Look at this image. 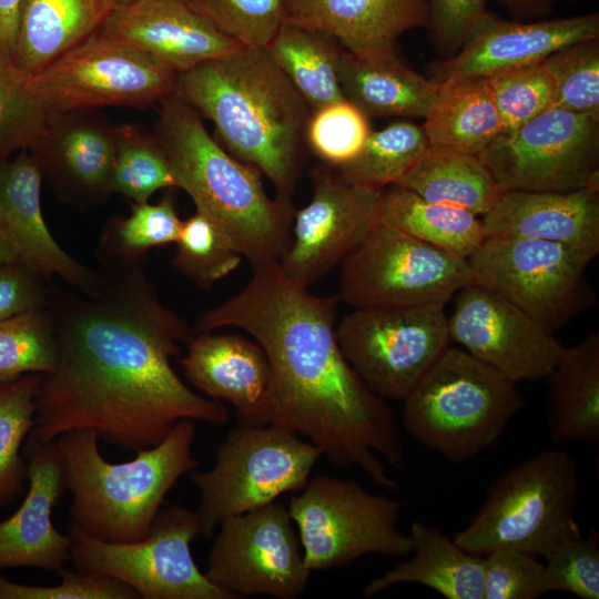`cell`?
<instances>
[{"instance_id":"cell-20","label":"cell","mask_w":599,"mask_h":599,"mask_svg":"<svg viewBox=\"0 0 599 599\" xmlns=\"http://www.w3.org/2000/svg\"><path fill=\"white\" fill-rule=\"evenodd\" d=\"M88 110L52 112L29 150L42 177L64 200L92 206L112 193L115 125Z\"/></svg>"},{"instance_id":"cell-50","label":"cell","mask_w":599,"mask_h":599,"mask_svg":"<svg viewBox=\"0 0 599 599\" xmlns=\"http://www.w3.org/2000/svg\"><path fill=\"white\" fill-rule=\"evenodd\" d=\"M45 281L19 261L0 263V321L43 306Z\"/></svg>"},{"instance_id":"cell-37","label":"cell","mask_w":599,"mask_h":599,"mask_svg":"<svg viewBox=\"0 0 599 599\" xmlns=\"http://www.w3.org/2000/svg\"><path fill=\"white\" fill-rule=\"evenodd\" d=\"M163 189L177 186L170 162L154 132L139 124L115 125L112 193H120L134 203H142Z\"/></svg>"},{"instance_id":"cell-13","label":"cell","mask_w":599,"mask_h":599,"mask_svg":"<svg viewBox=\"0 0 599 599\" xmlns=\"http://www.w3.org/2000/svg\"><path fill=\"white\" fill-rule=\"evenodd\" d=\"M176 74L99 30L41 70L29 89L50 112L123 105L145 108L173 93Z\"/></svg>"},{"instance_id":"cell-9","label":"cell","mask_w":599,"mask_h":599,"mask_svg":"<svg viewBox=\"0 0 599 599\" xmlns=\"http://www.w3.org/2000/svg\"><path fill=\"white\" fill-rule=\"evenodd\" d=\"M298 493L291 497L287 509L298 528L309 570L348 566L370 554L410 555V537L397 527L403 508L399 500L329 475L308 479Z\"/></svg>"},{"instance_id":"cell-1","label":"cell","mask_w":599,"mask_h":599,"mask_svg":"<svg viewBox=\"0 0 599 599\" xmlns=\"http://www.w3.org/2000/svg\"><path fill=\"white\" fill-rule=\"evenodd\" d=\"M99 261L91 290L47 287L58 357L40 374L29 436L51 443L89 429L138 451L183 419L226 424V406L192 390L171 365L195 329L162 304L141 264Z\"/></svg>"},{"instance_id":"cell-43","label":"cell","mask_w":599,"mask_h":599,"mask_svg":"<svg viewBox=\"0 0 599 599\" xmlns=\"http://www.w3.org/2000/svg\"><path fill=\"white\" fill-rule=\"evenodd\" d=\"M486 78L505 133L555 106L554 80L541 61L505 69Z\"/></svg>"},{"instance_id":"cell-33","label":"cell","mask_w":599,"mask_h":599,"mask_svg":"<svg viewBox=\"0 0 599 599\" xmlns=\"http://www.w3.org/2000/svg\"><path fill=\"white\" fill-rule=\"evenodd\" d=\"M395 185L478 216L486 214L505 191L478 155L432 145Z\"/></svg>"},{"instance_id":"cell-26","label":"cell","mask_w":599,"mask_h":599,"mask_svg":"<svg viewBox=\"0 0 599 599\" xmlns=\"http://www.w3.org/2000/svg\"><path fill=\"white\" fill-rule=\"evenodd\" d=\"M181 364L190 384L212 399L229 402L236 415L260 402L270 377L261 346L237 334L196 333Z\"/></svg>"},{"instance_id":"cell-42","label":"cell","mask_w":599,"mask_h":599,"mask_svg":"<svg viewBox=\"0 0 599 599\" xmlns=\"http://www.w3.org/2000/svg\"><path fill=\"white\" fill-rule=\"evenodd\" d=\"M246 48L265 49L286 22L290 0H182Z\"/></svg>"},{"instance_id":"cell-44","label":"cell","mask_w":599,"mask_h":599,"mask_svg":"<svg viewBox=\"0 0 599 599\" xmlns=\"http://www.w3.org/2000/svg\"><path fill=\"white\" fill-rule=\"evenodd\" d=\"M541 62L554 80L555 106L599 113V38L565 45Z\"/></svg>"},{"instance_id":"cell-11","label":"cell","mask_w":599,"mask_h":599,"mask_svg":"<svg viewBox=\"0 0 599 599\" xmlns=\"http://www.w3.org/2000/svg\"><path fill=\"white\" fill-rule=\"evenodd\" d=\"M469 283L466 258L378 222L341 262L338 295L355 308L446 304Z\"/></svg>"},{"instance_id":"cell-3","label":"cell","mask_w":599,"mask_h":599,"mask_svg":"<svg viewBox=\"0 0 599 599\" xmlns=\"http://www.w3.org/2000/svg\"><path fill=\"white\" fill-rule=\"evenodd\" d=\"M173 93L211 120L217 141L292 200L312 110L265 49L241 47L175 78Z\"/></svg>"},{"instance_id":"cell-16","label":"cell","mask_w":599,"mask_h":599,"mask_svg":"<svg viewBox=\"0 0 599 599\" xmlns=\"http://www.w3.org/2000/svg\"><path fill=\"white\" fill-rule=\"evenodd\" d=\"M292 524L288 509L275 501L224 519L211 546L205 576L236 599L300 597L312 570Z\"/></svg>"},{"instance_id":"cell-49","label":"cell","mask_w":599,"mask_h":599,"mask_svg":"<svg viewBox=\"0 0 599 599\" xmlns=\"http://www.w3.org/2000/svg\"><path fill=\"white\" fill-rule=\"evenodd\" d=\"M488 0H429V30L436 48L448 57L463 45Z\"/></svg>"},{"instance_id":"cell-22","label":"cell","mask_w":599,"mask_h":599,"mask_svg":"<svg viewBox=\"0 0 599 599\" xmlns=\"http://www.w3.org/2000/svg\"><path fill=\"white\" fill-rule=\"evenodd\" d=\"M23 455L29 487L23 502L0 522V570L18 567L59 571L71 560V538L53 526V507L65 489L63 468L53 441L30 436Z\"/></svg>"},{"instance_id":"cell-21","label":"cell","mask_w":599,"mask_h":599,"mask_svg":"<svg viewBox=\"0 0 599 599\" xmlns=\"http://www.w3.org/2000/svg\"><path fill=\"white\" fill-rule=\"evenodd\" d=\"M101 30L176 75L243 47L182 0H134L116 7Z\"/></svg>"},{"instance_id":"cell-48","label":"cell","mask_w":599,"mask_h":599,"mask_svg":"<svg viewBox=\"0 0 599 599\" xmlns=\"http://www.w3.org/2000/svg\"><path fill=\"white\" fill-rule=\"evenodd\" d=\"M61 582L54 586L17 583L0 575V599H135L133 589L123 582L94 572L58 571Z\"/></svg>"},{"instance_id":"cell-38","label":"cell","mask_w":599,"mask_h":599,"mask_svg":"<svg viewBox=\"0 0 599 599\" xmlns=\"http://www.w3.org/2000/svg\"><path fill=\"white\" fill-rule=\"evenodd\" d=\"M40 374H24L0 382V507L21 494L27 461L20 455L35 415Z\"/></svg>"},{"instance_id":"cell-35","label":"cell","mask_w":599,"mask_h":599,"mask_svg":"<svg viewBox=\"0 0 599 599\" xmlns=\"http://www.w3.org/2000/svg\"><path fill=\"white\" fill-rule=\"evenodd\" d=\"M429 146L423 125L394 121L372 130L358 155L334 169L344 181L385 189L397 184Z\"/></svg>"},{"instance_id":"cell-4","label":"cell","mask_w":599,"mask_h":599,"mask_svg":"<svg viewBox=\"0 0 599 599\" xmlns=\"http://www.w3.org/2000/svg\"><path fill=\"white\" fill-rule=\"evenodd\" d=\"M154 134L177 189L225 230L252 268L278 262L291 241L292 200L271 199L262 173L212 138L201 115L174 93L160 101Z\"/></svg>"},{"instance_id":"cell-39","label":"cell","mask_w":599,"mask_h":599,"mask_svg":"<svg viewBox=\"0 0 599 599\" xmlns=\"http://www.w3.org/2000/svg\"><path fill=\"white\" fill-rule=\"evenodd\" d=\"M175 244L172 265L201 288L231 274L242 260L225 230L200 210L182 221Z\"/></svg>"},{"instance_id":"cell-32","label":"cell","mask_w":599,"mask_h":599,"mask_svg":"<svg viewBox=\"0 0 599 599\" xmlns=\"http://www.w3.org/2000/svg\"><path fill=\"white\" fill-rule=\"evenodd\" d=\"M378 222L466 260L486 238L478 215L459 206L427 201L395 184L382 191Z\"/></svg>"},{"instance_id":"cell-27","label":"cell","mask_w":599,"mask_h":599,"mask_svg":"<svg viewBox=\"0 0 599 599\" xmlns=\"http://www.w3.org/2000/svg\"><path fill=\"white\" fill-rule=\"evenodd\" d=\"M412 557L372 579L363 589L372 598L399 583L428 587L448 599H484V557L457 545L438 528L412 522Z\"/></svg>"},{"instance_id":"cell-23","label":"cell","mask_w":599,"mask_h":599,"mask_svg":"<svg viewBox=\"0 0 599 599\" xmlns=\"http://www.w3.org/2000/svg\"><path fill=\"white\" fill-rule=\"evenodd\" d=\"M41 171L29 151L0 159V233L19 262L44 278L59 276L87 292L98 282L91 270L67 253L50 233L41 209Z\"/></svg>"},{"instance_id":"cell-14","label":"cell","mask_w":599,"mask_h":599,"mask_svg":"<svg viewBox=\"0 0 599 599\" xmlns=\"http://www.w3.org/2000/svg\"><path fill=\"white\" fill-rule=\"evenodd\" d=\"M467 262L473 283L499 294L551 333L587 306L585 271L591 260L562 244L486 237Z\"/></svg>"},{"instance_id":"cell-8","label":"cell","mask_w":599,"mask_h":599,"mask_svg":"<svg viewBox=\"0 0 599 599\" xmlns=\"http://www.w3.org/2000/svg\"><path fill=\"white\" fill-rule=\"evenodd\" d=\"M322 450L278 425L237 424L216 450L214 466L191 473L200 491L195 510L201 535L209 537L226 518L301 491Z\"/></svg>"},{"instance_id":"cell-41","label":"cell","mask_w":599,"mask_h":599,"mask_svg":"<svg viewBox=\"0 0 599 599\" xmlns=\"http://www.w3.org/2000/svg\"><path fill=\"white\" fill-rule=\"evenodd\" d=\"M51 113L29 89L27 75L0 53V159L29 151L43 134Z\"/></svg>"},{"instance_id":"cell-29","label":"cell","mask_w":599,"mask_h":599,"mask_svg":"<svg viewBox=\"0 0 599 599\" xmlns=\"http://www.w3.org/2000/svg\"><path fill=\"white\" fill-rule=\"evenodd\" d=\"M113 0H22L12 54L27 77L101 30Z\"/></svg>"},{"instance_id":"cell-18","label":"cell","mask_w":599,"mask_h":599,"mask_svg":"<svg viewBox=\"0 0 599 599\" xmlns=\"http://www.w3.org/2000/svg\"><path fill=\"white\" fill-rule=\"evenodd\" d=\"M450 341L516 384L545 379L564 347L554 333L499 294L469 283L455 293Z\"/></svg>"},{"instance_id":"cell-7","label":"cell","mask_w":599,"mask_h":599,"mask_svg":"<svg viewBox=\"0 0 599 599\" xmlns=\"http://www.w3.org/2000/svg\"><path fill=\"white\" fill-rule=\"evenodd\" d=\"M403 402L404 429L453 463L495 444L525 406L515 382L450 346Z\"/></svg>"},{"instance_id":"cell-55","label":"cell","mask_w":599,"mask_h":599,"mask_svg":"<svg viewBox=\"0 0 599 599\" xmlns=\"http://www.w3.org/2000/svg\"><path fill=\"white\" fill-rule=\"evenodd\" d=\"M564 1H575V0H564Z\"/></svg>"},{"instance_id":"cell-10","label":"cell","mask_w":599,"mask_h":599,"mask_svg":"<svg viewBox=\"0 0 599 599\" xmlns=\"http://www.w3.org/2000/svg\"><path fill=\"white\" fill-rule=\"evenodd\" d=\"M71 561L80 572L114 578L143 599H236L196 566L191 542L200 532L195 511L179 505L161 509L151 531L135 542L93 538L72 522Z\"/></svg>"},{"instance_id":"cell-40","label":"cell","mask_w":599,"mask_h":599,"mask_svg":"<svg viewBox=\"0 0 599 599\" xmlns=\"http://www.w3.org/2000/svg\"><path fill=\"white\" fill-rule=\"evenodd\" d=\"M57 357L54 328L45 304L0 321V382L24 374H49Z\"/></svg>"},{"instance_id":"cell-53","label":"cell","mask_w":599,"mask_h":599,"mask_svg":"<svg viewBox=\"0 0 599 599\" xmlns=\"http://www.w3.org/2000/svg\"><path fill=\"white\" fill-rule=\"evenodd\" d=\"M18 261L17 255L10 243L0 233V263Z\"/></svg>"},{"instance_id":"cell-28","label":"cell","mask_w":599,"mask_h":599,"mask_svg":"<svg viewBox=\"0 0 599 599\" xmlns=\"http://www.w3.org/2000/svg\"><path fill=\"white\" fill-rule=\"evenodd\" d=\"M547 379V429L557 444L599 445V333L564 351Z\"/></svg>"},{"instance_id":"cell-45","label":"cell","mask_w":599,"mask_h":599,"mask_svg":"<svg viewBox=\"0 0 599 599\" xmlns=\"http://www.w3.org/2000/svg\"><path fill=\"white\" fill-rule=\"evenodd\" d=\"M369 118L346 99L312 112L306 145L325 164L338 167L355 159L370 133Z\"/></svg>"},{"instance_id":"cell-51","label":"cell","mask_w":599,"mask_h":599,"mask_svg":"<svg viewBox=\"0 0 599 599\" xmlns=\"http://www.w3.org/2000/svg\"><path fill=\"white\" fill-rule=\"evenodd\" d=\"M22 0H0V53L12 58Z\"/></svg>"},{"instance_id":"cell-25","label":"cell","mask_w":599,"mask_h":599,"mask_svg":"<svg viewBox=\"0 0 599 599\" xmlns=\"http://www.w3.org/2000/svg\"><path fill=\"white\" fill-rule=\"evenodd\" d=\"M286 22L322 31L353 55L375 60L395 55L406 31L429 29L430 8L429 0H290Z\"/></svg>"},{"instance_id":"cell-52","label":"cell","mask_w":599,"mask_h":599,"mask_svg":"<svg viewBox=\"0 0 599 599\" xmlns=\"http://www.w3.org/2000/svg\"><path fill=\"white\" fill-rule=\"evenodd\" d=\"M516 20H538L548 16L557 0H496Z\"/></svg>"},{"instance_id":"cell-15","label":"cell","mask_w":599,"mask_h":599,"mask_svg":"<svg viewBox=\"0 0 599 599\" xmlns=\"http://www.w3.org/2000/svg\"><path fill=\"white\" fill-rule=\"evenodd\" d=\"M478 156L505 191L599 189V113L552 106Z\"/></svg>"},{"instance_id":"cell-17","label":"cell","mask_w":599,"mask_h":599,"mask_svg":"<svg viewBox=\"0 0 599 599\" xmlns=\"http://www.w3.org/2000/svg\"><path fill=\"white\" fill-rule=\"evenodd\" d=\"M313 196L295 211L293 238L278 260L291 281L308 287L341 264L378 223L382 191L344 181L331 165L312 170Z\"/></svg>"},{"instance_id":"cell-24","label":"cell","mask_w":599,"mask_h":599,"mask_svg":"<svg viewBox=\"0 0 599 599\" xmlns=\"http://www.w3.org/2000/svg\"><path fill=\"white\" fill-rule=\"evenodd\" d=\"M481 221L486 237L559 243L591 261L599 253V189L506 190Z\"/></svg>"},{"instance_id":"cell-47","label":"cell","mask_w":599,"mask_h":599,"mask_svg":"<svg viewBox=\"0 0 599 599\" xmlns=\"http://www.w3.org/2000/svg\"><path fill=\"white\" fill-rule=\"evenodd\" d=\"M599 537L591 530L545 556L551 591L570 592L581 599L599 598Z\"/></svg>"},{"instance_id":"cell-54","label":"cell","mask_w":599,"mask_h":599,"mask_svg":"<svg viewBox=\"0 0 599 599\" xmlns=\"http://www.w3.org/2000/svg\"><path fill=\"white\" fill-rule=\"evenodd\" d=\"M134 0H113L114 4H115V8L116 7H120V6H123V4H126V3H130Z\"/></svg>"},{"instance_id":"cell-34","label":"cell","mask_w":599,"mask_h":599,"mask_svg":"<svg viewBox=\"0 0 599 599\" xmlns=\"http://www.w3.org/2000/svg\"><path fill=\"white\" fill-rule=\"evenodd\" d=\"M313 111L344 100L337 74L343 47L331 35L286 22L265 48Z\"/></svg>"},{"instance_id":"cell-6","label":"cell","mask_w":599,"mask_h":599,"mask_svg":"<svg viewBox=\"0 0 599 599\" xmlns=\"http://www.w3.org/2000/svg\"><path fill=\"white\" fill-rule=\"evenodd\" d=\"M578 487L575 456L542 449L496 477L478 511L453 539L479 556L510 549L545 557L582 536L575 518Z\"/></svg>"},{"instance_id":"cell-30","label":"cell","mask_w":599,"mask_h":599,"mask_svg":"<svg viewBox=\"0 0 599 599\" xmlns=\"http://www.w3.org/2000/svg\"><path fill=\"white\" fill-rule=\"evenodd\" d=\"M436 83L423 124L432 146L480 155L505 133L486 77H450Z\"/></svg>"},{"instance_id":"cell-31","label":"cell","mask_w":599,"mask_h":599,"mask_svg":"<svg viewBox=\"0 0 599 599\" xmlns=\"http://www.w3.org/2000/svg\"><path fill=\"white\" fill-rule=\"evenodd\" d=\"M337 74L344 98L368 118H425L437 83L400 62L397 55L366 60L343 50Z\"/></svg>"},{"instance_id":"cell-2","label":"cell","mask_w":599,"mask_h":599,"mask_svg":"<svg viewBox=\"0 0 599 599\" xmlns=\"http://www.w3.org/2000/svg\"><path fill=\"white\" fill-rule=\"evenodd\" d=\"M337 296L311 293L284 275L278 262L253 270L248 284L206 309L194 327L234 326L261 346L270 366L266 389L237 424L278 425L307 437L335 467H355L379 487L399 484L404 443L386 400L349 365L336 337Z\"/></svg>"},{"instance_id":"cell-5","label":"cell","mask_w":599,"mask_h":599,"mask_svg":"<svg viewBox=\"0 0 599 599\" xmlns=\"http://www.w3.org/2000/svg\"><path fill=\"white\" fill-rule=\"evenodd\" d=\"M194 436V422L180 420L160 444L114 464L101 455L95 432L61 434L53 443L65 489L72 494L71 522L108 542H135L148 537L167 493L181 476L200 465L192 454Z\"/></svg>"},{"instance_id":"cell-46","label":"cell","mask_w":599,"mask_h":599,"mask_svg":"<svg viewBox=\"0 0 599 599\" xmlns=\"http://www.w3.org/2000/svg\"><path fill=\"white\" fill-rule=\"evenodd\" d=\"M545 564L537 556L499 549L484 557V599H537L550 592Z\"/></svg>"},{"instance_id":"cell-36","label":"cell","mask_w":599,"mask_h":599,"mask_svg":"<svg viewBox=\"0 0 599 599\" xmlns=\"http://www.w3.org/2000/svg\"><path fill=\"white\" fill-rule=\"evenodd\" d=\"M182 220L172 193H165L156 204L133 203L126 217L111 220L103 230L98 258L128 264H141L149 251L176 243Z\"/></svg>"},{"instance_id":"cell-12","label":"cell","mask_w":599,"mask_h":599,"mask_svg":"<svg viewBox=\"0 0 599 599\" xmlns=\"http://www.w3.org/2000/svg\"><path fill=\"white\" fill-rule=\"evenodd\" d=\"M445 305L355 308L338 323L345 358L375 395L403 402L449 346Z\"/></svg>"},{"instance_id":"cell-19","label":"cell","mask_w":599,"mask_h":599,"mask_svg":"<svg viewBox=\"0 0 599 599\" xmlns=\"http://www.w3.org/2000/svg\"><path fill=\"white\" fill-rule=\"evenodd\" d=\"M599 38V14L557 19L506 20L486 10L460 49L433 67L434 82L450 77L479 75L540 62L558 49Z\"/></svg>"}]
</instances>
